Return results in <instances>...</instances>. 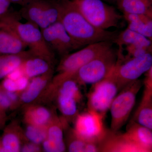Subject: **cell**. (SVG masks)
<instances>
[{
  "label": "cell",
  "instance_id": "obj_1",
  "mask_svg": "<svg viewBox=\"0 0 152 152\" xmlns=\"http://www.w3.org/2000/svg\"><path fill=\"white\" fill-rule=\"evenodd\" d=\"M61 22L78 49L90 44L110 41L114 43L119 32L98 28L88 21L72 0H59Z\"/></svg>",
  "mask_w": 152,
  "mask_h": 152
},
{
  "label": "cell",
  "instance_id": "obj_2",
  "mask_svg": "<svg viewBox=\"0 0 152 152\" xmlns=\"http://www.w3.org/2000/svg\"><path fill=\"white\" fill-rule=\"evenodd\" d=\"M0 21L15 31L32 55L48 61L51 59L53 51L46 42L42 31L37 26L29 21L22 23L17 15L14 14L9 13Z\"/></svg>",
  "mask_w": 152,
  "mask_h": 152
},
{
  "label": "cell",
  "instance_id": "obj_3",
  "mask_svg": "<svg viewBox=\"0 0 152 152\" xmlns=\"http://www.w3.org/2000/svg\"><path fill=\"white\" fill-rule=\"evenodd\" d=\"M82 15L93 26L100 29L118 27L124 18L113 7L102 0H72Z\"/></svg>",
  "mask_w": 152,
  "mask_h": 152
},
{
  "label": "cell",
  "instance_id": "obj_4",
  "mask_svg": "<svg viewBox=\"0 0 152 152\" xmlns=\"http://www.w3.org/2000/svg\"><path fill=\"white\" fill-rule=\"evenodd\" d=\"M118 58V52L112 47L83 66L72 77L85 84H95L109 75Z\"/></svg>",
  "mask_w": 152,
  "mask_h": 152
},
{
  "label": "cell",
  "instance_id": "obj_5",
  "mask_svg": "<svg viewBox=\"0 0 152 152\" xmlns=\"http://www.w3.org/2000/svg\"><path fill=\"white\" fill-rule=\"evenodd\" d=\"M142 86V83L139 79L132 82L121 90L114 99L109 110L112 130L119 131L127 122Z\"/></svg>",
  "mask_w": 152,
  "mask_h": 152
},
{
  "label": "cell",
  "instance_id": "obj_6",
  "mask_svg": "<svg viewBox=\"0 0 152 152\" xmlns=\"http://www.w3.org/2000/svg\"><path fill=\"white\" fill-rule=\"evenodd\" d=\"M152 65V53L138 57L118 58L109 75L115 80L121 90L125 86L138 80Z\"/></svg>",
  "mask_w": 152,
  "mask_h": 152
},
{
  "label": "cell",
  "instance_id": "obj_7",
  "mask_svg": "<svg viewBox=\"0 0 152 152\" xmlns=\"http://www.w3.org/2000/svg\"><path fill=\"white\" fill-rule=\"evenodd\" d=\"M114 43L105 41L90 44L78 51L64 56L59 66L62 78L72 77L79 69L113 47Z\"/></svg>",
  "mask_w": 152,
  "mask_h": 152
},
{
  "label": "cell",
  "instance_id": "obj_8",
  "mask_svg": "<svg viewBox=\"0 0 152 152\" xmlns=\"http://www.w3.org/2000/svg\"><path fill=\"white\" fill-rule=\"evenodd\" d=\"M92 86L88 96V110L97 113L105 119L112 103L121 91L120 87L110 75Z\"/></svg>",
  "mask_w": 152,
  "mask_h": 152
},
{
  "label": "cell",
  "instance_id": "obj_9",
  "mask_svg": "<svg viewBox=\"0 0 152 152\" xmlns=\"http://www.w3.org/2000/svg\"><path fill=\"white\" fill-rule=\"evenodd\" d=\"M104 120L97 113L88 110L77 117L74 132L83 140L99 145L107 130L104 125Z\"/></svg>",
  "mask_w": 152,
  "mask_h": 152
},
{
  "label": "cell",
  "instance_id": "obj_10",
  "mask_svg": "<svg viewBox=\"0 0 152 152\" xmlns=\"http://www.w3.org/2000/svg\"><path fill=\"white\" fill-rule=\"evenodd\" d=\"M41 31L46 42L53 52L65 56L72 51L78 49L59 21Z\"/></svg>",
  "mask_w": 152,
  "mask_h": 152
},
{
  "label": "cell",
  "instance_id": "obj_11",
  "mask_svg": "<svg viewBox=\"0 0 152 152\" xmlns=\"http://www.w3.org/2000/svg\"><path fill=\"white\" fill-rule=\"evenodd\" d=\"M64 80L60 91L59 104L61 111L64 115L73 118L77 113V104L81 98L78 81L73 77Z\"/></svg>",
  "mask_w": 152,
  "mask_h": 152
},
{
  "label": "cell",
  "instance_id": "obj_12",
  "mask_svg": "<svg viewBox=\"0 0 152 152\" xmlns=\"http://www.w3.org/2000/svg\"><path fill=\"white\" fill-rule=\"evenodd\" d=\"M100 152H143L129 138L126 132L121 133L107 129L105 135L99 143Z\"/></svg>",
  "mask_w": 152,
  "mask_h": 152
},
{
  "label": "cell",
  "instance_id": "obj_13",
  "mask_svg": "<svg viewBox=\"0 0 152 152\" xmlns=\"http://www.w3.org/2000/svg\"><path fill=\"white\" fill-rule=\"evenodd\" d=\"M26 48L15 31L0 21V55L18 54Z\"/></svg>",
  "mask_w": 152,
  "mask_h": 152
},
{
  "label": "cell",
  "instance_id": "obj_14",
  "mask_svg": "<svg viewBox=\"0 0 152 152\" xmlns=\"http://www.w3.org/2000/svg\"><path fill=\"white\" fill-rule=\"evenodd\" d=\"M20 15L41 30L51 25L47 16L45 0H31L23 7Z\"/></svg>",
  "mask_w": 152,
  "mask_h": 152
},
{
  "label": "cell",
  "instance_id": "obj_15",
  "mask_svg": "<svg viewBox=\"0 0 152 152\" xmlns=\"http://www.w3.org/2000/svg\"><path fill=\"white\" fill-rule=\"evenodd\" d=\"M131 140L142 151L152 152V131L131 120L125 132Z\"/></svg>",
  "mask_w": 152,
  "mask_h": 152
},
{
  "label": "cell",
  "instance_id": "obj_16",
  "mask_svg": "<svg viewBox=\"0 0 152 152\" xmlns=\"http://www.w3.org/2000/svg\"><path fill=\"white\" fill-rule=\"evenodd\" d=\"M128 27L152 41V12L148 14H123Z\"/></svg>",
  "mask_w": 152,
  "mask_h": 152
},
{
  "label": "cell",
  "instance_id": "obj_17",
  "mask_svg": "<svg viewBox=\"0 0 152 152\" xmlns=\"http://www.w3.org/2000/svg\"><path fill=\"white\" fill-rule=\"evenodd\" d=\"M132 120L152 131V92L144 90L142 100Z\"/></svg>",
  "mask_w": 152,
  "mask_h": 152
},
{
  "label": "cell",
  "instance_id": "obj_18",
  "mask_svg": "<svg viewBox=\"0 0 152 152\" xmlns=\"http://www.w3.org/2000/svg\"><path fill=\"white\" fill-rule=\"evenodd\" d=\"M122 50L124 46H150L152 45V41L142 35L140 34L127 28L121 32H119L114 41Z\"/></svg>",
  "mask_w": 152,
  "mask_h": 152
},
{
  "label": "cell",
  "instance_id": "obj_19",
  "mask_svg": "<svg viewBox=\"0 0 152 152\" xmlns=\"http://www.w3.org/2000/svg\"><path fill=\"white\" fill-rule=\"evenodd\" d=\"M31 54L30 51H24L18 54L0 55V79L7 77L19 67Z\"/></svg>",
  "mask_w": 152,
  "mask_h": 152
},
{
  "label": "cell",
  "instance_id": "obj_20",
  "mask_svg": "<svg viewBox=\"0 0 152 152\" xmlns=\"http://www.w3.org/2000/svg\"><path fill=\"white\" fill-rule=\"evenodd\" d=\"M25 76L28 78H34L46 73L50 70L48 61L40 57L26 59L21 65Z\"/></svg>",
  "mask_w": 152,
  "mask_h": 152
},
{
  "label": "cell",
  "instance_id": "obj_21",
  "mask_svg": "<svg viewBox=\"0 0 152 152\" xmlns=\"http://www.w3.org/2000/svg\"><path fill=\"white\" fill-rule=\"evenodd\" d=\"M116 4L123 14H145L152 12L150 0H118Z\"/></svg>",
  "mask_w": 152,
  "mask_h": 152
},
{
  "label": "cell",
  "instance_id": "obj_22",
  "mask_svg": "<svg viewBox=\"0 0 152 152\" xmlns=\"http://www.w3.org/2000/svg\"><path fill=\"white\" fill-rule=\"evenodd\" d=\"M48 139L43 143V148L48 152H61L65 151L66 146L63 140L62 130L59 127H52L49 129Z\"/></svg>",
  "mask_w": 152,
  "mask_h": 152
},
{
  "label": "cell",
  "instance_id": "obj_23",
  "mask_svg": "<svg viewBox=\"0 0 152 152\" xmlns=\"http://www.w3.org/2000/svg\"><path fill=\"white\" fill-rule=\"evenodd\" d=\"M35 77L28 85V87L21 96V99L25 103H29L35 99L47 83V79L44 77Z\"/></svg>",
  "mask_w": 152,
  "mask_h": 152
},
{
  "label": "cell",
  "instance_id": "obj_24",
  "mask_svg": "<svg viewBox=\"0 0 152 152\" xmlns=\"http://www.w3.org/2000/svg\"><path fill=\"white\" fill-rule=\"evenodd\" d=\"M50 114L47 109L39 107L34 109L30 113V121L35 126H42L45 124L50 119Z\"/></svg>",
  "mask_w": 152,
  "mask_h": 152
},
{
  "label": "cell",
  "instance_id": "obj_25",
  "mask_svg": "<svg viewBox=\"0 0 152 152\" xmlns=\"http://www.w3.org/2000/svg\"><path fill=\"white\" fill-rule=\"evenodd\" d=\"M41 127L33 125L28 127L27 129L26 136L33 143H41L44 142L46 138V132Z\"/></svg>",
  "mask_w": 152,
  "mask_h": 152
},
{
  "label": "cell",
  "instance_id": "obj_26",
  "mask_svg": "<svg viewBox=\"0 0 152 152\" xmlns=\"http://www.w3.org/2000/svg\"><path fill=\"white\" fill-rule=\"evenodd\" d=\"M3 86L7 91L15 92L22 91L28 86V80L26 76L17 80H11L7 77L3 83Z\"/></svg>",
  "mask_w": 152,
  "mask_h": 152
},
{
  "label": "cell",
  "instance_id": "obj_27",
  "mask_svg": "<svg viewBox=\"0 0 152 152\" xmlns=\"http://www.w3.org/2000/svg\"><path fill=\"white\" fill-rule=\"evenodd\" d=\"M2 145V148L0 150L1 152H16L20 150L19 139L13 134H7L3 137Z\"/></svg>",
  "mask_w": 152,
  "mask_h": 152
},
{
  "label": "cell",
  "instance_id": "obj_28",
  "mask_svg": "<svg viewBox=\"0 0 152 152\" xmlns=\"http://www.w3.org/2000/svg\"><path fill=\"white\" fill-rule=\"evenodd\" d=\"M127 58H135L142 56L148 53H152V45L150 46H126Z\"/></svg>",
  "mask_w": 152,
  "mask_h": 152
},
{
  "label": "cell",
  "instance_id": "obj_29",
  "mask_svg": "<svg viewBox=\"0 0 152 152\" xmlns=\"http://www.w3.org/2000/svg\"><path fill=\"white\" fill-rule=\"evenodd\" d=\"M144 89L152 91V65L148 72L146 73V77L144 80Z\"/></svg>",
  "mask_w": 152,
  "mask_h": 152
},
{
  "label": "cell",
  "instance_id": "obj_30",
  "mask_svg": "<svg viewBox=\"0 0 152 152\" xmlns=\"http://www.w3.org/2000/svg\"><path fill=\"white\" fill-rule=\"evenodd\" d=\"M10 2V0H6L0 2V20L9 14V8Z\"/></svg>",
  "mask_w": 152,
  "mask_h": 152
},
{
  "label": "cell",
  "instance_id": "obj_31",
  "mask_svg": "<svg viewBox=\"0 0 152 152\" xmlns=\"http://www.w3.org/2000/svg\"><path fill=\"white\" fill-rule=\"evenodd\" d=\"M25 76L21 66L11 73L7 77L12 80H17Z\"/></svg>",
  "mask_w": 152,
  "mask_h": 152
},
{
  "label": "cell",
  "instance_id": "obj_32",
  "mask_svg": "<svg viewBox=\"0 0 152 152\" xmlns=\"http://www.w3.org/2000/svg\"><path fill=\"white\" fill-rule=\"evenodd\" d=\"M11 101L6 94L0 92V106L4 108L9 107L10 106Z\"/></svg>",
  "mask_w": 152,
  "mask_h": 152
},
{
  "label": "cell",
  "instance_id": "obj_33",
  "mask_svg": "<svg viewBox=\"0 0 152 152\" xmlns=\"http://www.w3.org/2000/svg\"><path fill=\"white\" fill-rule=\"evenodd\" d=\"M39 150V148L37 146V144H29L26 145L22 149V151L24 152H37Z\"/></svg>",
  "mask_w": 152,
  "mask_h": 152
},
{
  "label": "cell",
  "instance_id": "obj_34",
  "mask_svg": "<svg viewBox=\"0 0 152 152\" xmlns=\"http://www.w3.org/2000/svg\"><path fill=\"white\" fill-rule=\"evenodd\" d=\"M7 96L8 97L11 102L12 101H15L17 99V96L16 94L15 93V92L10 91H7Z\"/></svg>",
  "mask_w": 152,
  "mask_h": 152
},
{
  "label": "cell",
  "instance_id": "obj_35",
  "mask_svg": "<svg viewBox=\"0 0 152 152\" xmlns=\"http://www.w3.org/2000/svg\"><path fill=\"white\" fill-rule=\"evenodd\" d=\"M102 1H105L108 2L110 3H116V4L118 0H102Z\"/></svg>",
  "mask_w": 152,
  "mask_h": 152
},
{
  "label": "cell",
  "instance_id": "obj_36",
  "mask_svg": "<svg viewBox=\"0 0 152 152\" xmlns=\"http://www.w3.org/2000/svg\"><path fill=\"white\" fill-rule=\"evenodd\" d=\"M6 1V0H0V2H1L4 1Z\"/></svg>",
  "mask_w": 152,
  "mask_h": 152
},
{
  "label": "cell",
  "instance_id": "obj_37",
  "mask_svg": "<svg viewBox=\"0 0 152 152\" xmlns=\"http://www.w3.org/2000/svg\"><path fill=\"white\" fill-rule=\"evenodd\" d=\"M150 1H151V2L152 3V0H150Z\"/></svg>",
  "mask_w": 152,
  "mask_h": 152
}]
</instances>
